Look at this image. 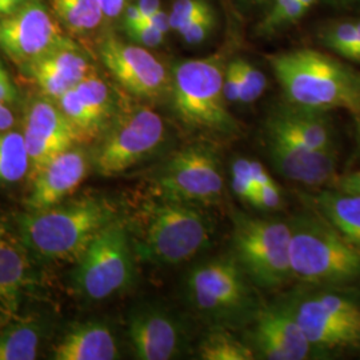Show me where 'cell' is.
<instances>
[{
	"instance_id": "1",
	"label": "cell",
	"mask_w": 360,
	"mask_h": 360,
	"mask_svg": "<svg viewBox=\"0 0 360 360\" xmlns=\"http://www.w3.org/2000/svg\"><path fill=\"white\" fill-rule=\"evenodd\" d=\"M290 104L327 111L343 108L354 115L360 110V74L326 53L300 49L269 58Z\"/></svg>"
},
{
	"instance_id": "2",
	"label": "cell",
	"mask_w": 360,
	"mask_h": 360,
	"mask_svg": "<svg viewBox=\"0 0 360 360\" xmlns=\"http://www.w3.org/2000/svg\"><path fill=\"white\" fill-rule=\"evenodd\" d=\"M115 214L114 207L98 198L30 211L18 220L19 238L39 257L77 262L99 231L115 220Z\"/></svg>"
},
{
	"instance_id": "3",
	"label": "cell",
	"mask_w": 360,
	"mask_h": 360,
	"mask_svg": "<svg viewBox=\"0 0 360 360\" xmlns=\"http://www.w3.org/2000/svg\"><path fill=\"white\" fill-rule=\"evenodd\" d=\"M290 262L302 283L342 284L360 276V252L321 214L291 219Z\"/></svg>"
},
{
	"instance_id": "4",
	"label": "cell",
	"mask_w": 360,
	"mask_h": 360,
	"mask_svg": "<svg viewBox=\"0 0 360 360\" xmlns=\"http://www.w3.org/2000/svg\"><path fill=\"white\" fill-rule=\"evenodd\" d=\"M224 70L223 56L219 53L183 60L174 68L169 90L172 105L187 129L214 136H229L239 131L226 105Z\"/></svg>"
},
{
	"instance_id": "5",
	"label": "cell",
	"mask_w": 360,
	"mask_h": 360,
	"mask_svg": "<svg viewBox=\"0 0 360 360\" xmlns=\"http://www.w3.org/2000/svg\"><path fill=\"white\" fill-rule=\"evenodd\" d=\"M211 236L212 224L199 206L162 196L146 207L142 233L134 248L146 262L174 266L198 255Z\"/></svg>"
},
{
	"instance_id": "6",
	"label": "cell",
	"mask_w": 360,
	"mask_h": 360,
	"mask_svg": "<svg viewBox=\"0 0 360 360\" xmlns=\"http://www.w3.org/2000/svg\"><path fill=\"white\" fill-rule=\"evenodd\" d=\"M290 245L288 221L233 215V257L257 285L276 288L292 278Z\"/></svg>"
},
{
	"instance_id": "7",
	"label": "cell",
	"mask_w": 360,
	"mask_h": 360,
	"mask_svg": "<svg viewBox=\"0 0 360 360\" xmlns=\"http://www.w3.org/2000/svg\"><path fill=\"white\" fill-rule=\"evenodd\" d=\"M134 250L127 229L119 220L107 224L77 260L74 285L90 300H103L134 282Z\"/></svg>"
},
{
	"instance_id": "8",
	"label": "cell",
	"mask_w": 360,
	"mask_h": 360,
	"mask_svg": "<svg viewBox=\"0 0 360 360\" xmlns=\"http://www.w3.org/2000/svg\"><path fill=\"white\" fill-rule=\"evenodd\" d=\"M166 141L162 116L151 108L138 107L114 119L103 134L94 166L102 176H116L141 165Z\"/></svg>"
},
{
	"instance_id": "9",
	"label": "cell",
	"mask_w": 360,
	"mask_h": 360,
	"mask_svg": "<svg viewBox=\"0 0 360 360\" xmlns=\"http://www.w3.org/2000/svg\"><path fill=\"white\" fill-rule=\"evenodd\" d=\"M186 287L193 307L215 321L242 318L254 306L247 275L235 257H217L195 266Z\"/></svg>"
},
{
	"instance_id": "10",
	"label": "cell",
	"mask_w": 360,
	"mask_h": 360,
	"mask_svg": "<svg viewBox=\"0 0 360 360\" xmlns=\"http://www.w3.org/2000/svg\"><path fill=\"white\" fill-rule=\"evenodd\" d=\"M162 196L193 206L215 205L221 199L224 179L215 150L207 144H191L172 155L158 179Z\"/></svg>"
},
{
	"instance_id": "11",
	"label": "cell",
	"mask_w": 360,
	"mask_h": 360,
	"mask_svg": "<svg viewBox=\"0 0 360 360\" xmlns=\"http://www.w3.org/2000/svg\"><path fill=\"white\" fill-rule=\"evenodd\" d=\"M67 39L41 0H27L0 18V50L16 65L26 67Z\"/></svg>"
},
{
	"instance_id": "12",
	"label": "cell",
	"mask_w": 360,
	"mask_h": 360,
	"mask_svg": "<svg viewBox=\"0 0 360 360\" xmlns=\"http://www.w3.org/2000/svg\"><path fill=\"white\" fill-rule=\"evenodd\" d=\"M292 309L312 348L345 347L359 339L360 309L345 296H307L292 303Z\"/></svg>"
},
{
	"instance_id": "13",
	"label": "cell",
	"mask_w": 360,
	"mask_h": 360,
	"mask_svg": "<svg viewBox=\"0 0 360 360\" xmlns=\"http://www.w3.org/2000/svg\"><path fill=\"white\" fill-rule=\"evenodd\" d=\"M99 56L120 86L138 98L159 99L171 90L166 67L143 46L104 37L99 43Z\"/></svg>"
},
{
	"instance_id": "14",
	"label": "cell",
	"mask_w": 360,
	"mask_h": 360,
	"mask_svg": "<svg viewBox=\"0 0 360 360\" xmlns=\"http://www.w3.org/2000/svg\"><path fill=\"white\" fill-rule=\"evenodd\" d=\"M25 142L34 178L56 156L82 142V138L59 105L40 99L30 105L25 124Z\"/></svg>"
},
{
	"instance_id": "15",
	"label": "cell",
	"mask_w": 360,
	"mask_h": 360,
	"mask_svg": "<svg viewBox=\"0 0 360 360\" xmlns=\"http://www.w3.org/2000/svg\"><path fill=\"white\" fill-rule=\"evenodd\" d=\"M248 345L262 359L304 360L312 352L290 303L259 309Z\"/></svg>"
},
{
	"instance_id": "16",
	"label": "cell",
	"mask_w": 360,
	"mask_h": 360,
	"mask_svg": "<svg viewBox=\"0 0 360 360\" xmlns=\"http://www.w3.org/2000/svg\"><path fill=\"white\" fill-rule=\"evenodd\" d=\"M267 151L275 169L287 179L309 187H321L336 179L334 150H314L281 134L267 131Z\"/></svg>"
},
{
	"instance_id": "17",
	"label": "cell",
	"mask_w": 360,
	"mask_h": 360,
	"mask_svg": "<svg viewBox=\"0 0 360 360\" xmlns=\"http://www.w3.org/2000/svg\"><path fill=\"white\" fill-rule=\"evenodd\" d=\"M127 333L132 351L141 360L174 359L184 346L179 323L166 311L155 307L134 311Z\"/></svg>"
},
{
	"instance_id": "18",
	"label": "cell",
	"mask_w": 360,
	"mask_h": 360,
	"mask_svg": "<svg viewBox=\"0 0 360 360\" xmlns=\"http://www.w3.org/2000/svg\"><path fill=\"white\" fill-rule=\"evenodd\" d=\"M90 171V158L83 148H70L56 156L32 178L34 184L27 198L30 211L58 206L74 193Z\"/></svg>"
},
{
	"instance_id": "19",
	"label": "cell",
	"mask_w": 360,
	"mask_h": 360,
	"mask_svg": "<svg viewBox=\"0 0 360 360\" xmlns=\"http://www.w3.org/2000/svg\"><path fill=\"white\" fill-rule=\"evenodd\" d=\"M26 68L41 91L56 101L91 74L87 55L70 38Z\"/></svg>"
},
{
	"instance_id": "20",
	"label": "cell",
	"mask_w": 360,
	"mask_h": 360,
	"mask_svg": "<svg viewBox=\"0 0 360 360\" xmlns=\"http://www.w3.org/2000/svg\"><path fill=\"white\" fill-rule=\"evenodd\" d=\"M26 247L0 224V328L16 321L31 283Z\"/></svg>"
},
{
	"instance_id": "21",
	"label": "cell",
	"mask_w": 360,
	"mask_h": 360,
	"mask_svg": "<svg viewBox=\"0 0 360 360\" xmlns=\"http://www.w3.org/2000/svg\"><path fill=\"white\" fill-rule=\"evenodd\" d=\"M267 131L281 134L314 150L333 151L331 129L322 111L295 107H283L267 120Z\"/></svg>"
},
{
	"instance_id": "22",
	"label": "cell",
	"mask_w": 360,
	"mask_h": 360,
	"mask_svg": "<svg viewBox=\"0 0 360 360\" xmlns=\"http://www.w3.org/2000/svg\"><path fill=\"white\" fill-rule=\"evenodd\" d=\"M119 349L111 328L101 322L74 326L53 347L55 360H114Z\"/></svg>"
},
{
	"instance_id": "23",
	"label": "cell",
	"mask_w": 360,
	"mask_h": 360,
	"mask_svg": "<svg viewBox=\"0 0 360 360\" xmlns=\"http://www.w3.org/2000/svg\"><path fill=\"white\" fill-rule=\"evenodd\" d=\"M315 207L339 233L360 252V195L345 191H322Z\"/></svg>"
},
{
	"instance_id": "24",
	"label": "cell",
	"mask_w": 360,
	"mask_h": 360,
	"mask_svg": "<svg viewBox=\"0 0 360 360\" xmlns=\"http://www.w3.org/2000/svg\"><path fill=\"white\" fill-rule=\"evenodd\" d=\"M40 339L38 323H10L0 331V360L37 359Z\"/></svg>"
},
{
	"instance_id": "25",
	"label": "cell",
	"mask_w": 360,
	"mask_h": 360,
	"mask_svg": "<svg viewBox=\"0 0 360 360\" xmlns=\"http://www.w3.org/2000/svg\"><path fill=\"white\" fill-rule=\"evenodd\" d=\"M53 13L65 28L77 35L101 26L104 13L99 0H51Z\"/></svg>"
},
{
	"instance_id": "26",
	"label": "cell",
	"mask_w": 360,
	"mask_h": 360,
	"mask_svg": "<svg viewBox=\"0 0 360 360\" xmlns=\"http://www.w3.org/2000/svg\"><path fill=\"white\" fill-rule=\"evenodd\" d=\"M30 172V158L20 132H0V184H11Z\"/></svg>"
},
{
	"instance_id": "27",
	"label": "cell",
	"mask_w": 360,
	"mask_h": 360,
	"mask_svg": "<svg viewBox=\"0 0 360 360\" xmlns=\"http://www.w3.org/2000/svg\"><path fill=\"white\" fill-rule=\"evenodd\" d=\"M92 116L105 131L115 117L114 98L107 83L91 72L74 87Z\"/></svg>"
},
{
	"instance_id": "28",
	"label": "cell",
	"mask_w": 360,
	"mask_h": 360,
	"mask_svg": "<svg viewBox=\"0 0 360 360\" xmlns=\"http://www.w3.org/2000/svg\"><path fill=\"white\" fill-rule=\"evenodd\" d=\"M199 358L203 360H254L252 347L223 330H214L199 345Z\"/></svg>"
},
{
	"instance_id": "29",
	"label": "cell",
	"mask_w": 360,
	"mask_h": 360,
	"mask_svg": "<svg viewBox=\"0 0 360 360\" xmlns=\"http://www.w3.org/2000/svg\"><path fill=\"white\" fill-rule=\"evenodd\" d=\"M58 105L63 111L70 122L77 129L82 142L83 141H92L99 136H103L105 129L101 126V123L92 116L86 104L80 99L75 89L65 92L59 99Z\"/></svg>"
},
{
	"instance_id": "30",
	"label": "cell",
	"mask_w": 360,
	"mask_h": 360,
	"mask_svg": "<svg viewBox=\"0 0 360 360\" xmlns=\"http://www.w3.org/2000/svg\"><path fill=\"white\" fill-rule=\"evenodd\" d=\"M306 13V8L299 0H272L270 13L257 27V32L259 35L272 34L279 28L299 20Z\"/></svg>"
},
{
	"instance_id": "31",
	"label": "cell",
	"mask_w": 360,
	"mask_h": 360,
	"mask_svg": "<svg viewBox=\"0 0 360 360\" xmlns=\"http://www.w3.org/2000/svg\"><path fill=\"white\" fill-rule=\"evenodd\" d=\"M358 27L356 22H342L334 26L328 27L323 32V41L333 51L339 53L349 60L354 59V55L358 47Z\"/></svg>"
},
{
	"instance_id": "32",
	"label": "cell",
	"mask_w": 360,
	"mask_h": 360,
	"mask_svg": "<svg viewBox=\"0 0 360 360\" xmlns=\"http://www.w3.org/2000/svg\"><path fill=\"white\" fill-rule=\"evenodd\" d=\"M242 89H240V103L250 104L257 102L267 87L266 75L245 59H239Z\"/></svg>"
},
{
	"instance_id": "33",
	"label": "cell",
	"mask_w": 360,
	"mask_h": 360,
	"mask_svg": "<svg viewBox=\"0 0 360 360\" xmlns=\"http://www.w3.org/2000/svg\"><path fill=\"white\" fill-rule=\"evenodd\" d=\"M208 10H211V6L206 0H176L171 8V13H168L171 30L178 32Z\"/></svg>"
},
{
	"instance_id": "34",
	"label": "cell",
	"mask_w": 360,
	"mask_h": 360,
	"mask_svg": "<svg viewBox=\"0 0 360 360\" xmlns=\"http://www.w3.org/2000/svg\"><path fill=\"white\" fill-rule=\"evenodd\" d=\"M231 186L235 195L248 203L250 196L255 188V183L251 171V159L238 158L231 165Z\"/></svg>"
},
{
	"instance_id": "35",
	"label": "cell",
	"mask_w": 360,
	"mask_h": 360,
	"mask_svg": "<svg viewBox=\"0 0 360 360\" xmlns=\"http://www.w3.org/2000/svg\"><path fill=\"white\" fill-rule=\"evenodd\" d=\"M215 13L211 10L199 15L193 22H190L187 26L183 27L178 31L181 39L191 46H198L203 43L211 35L214 26H215Z\"/></svg>"
},
{
	"instance_id": "36",
	"label": "cell",
	"mask_w": 360,
	"mask_h": 360,
	"mask_svg": "<svg viewBox=\"0 0 360 360\" xmlns=\"http://www.w3.org/2000/svg\"><path fill=\"white\" fill-rule=\"evenodd\" d=\"M248 205L263 211L279 210L283 205V195L276 183L263 187H255L250 196Z\"/></svg>"
},
{
	"instance_id": "37",
	"label": "cell",
	"mask_w": 360,
	"mask_h": 360,
	"mask_svg": "<svg viewBox=\"0 0 360 360\" xmlns=\"http://www.w3.org/2000/svg\"><path fill=\"white\" fill-rule=\"evenodd\" d=\"M240 89H242V77L239 59H233L224 70L223 79V92L224 98L229 103H240Z\"/></svg>"
},
{
	"instance_id": "38",
	"label": "cell",
	"mask_w": 360,
	"mask_h": 360,
	"mask_svg": "<svg viewBox=\"0 0 360 360\" xmlns=\"http://www.w3.org/2000/svg\"><path fill=\"white\" fill-rule=\"evenodd\" d=\"M126 32L135 43L141 44L143 47H148V49L160 46L165 41V37H166L165 34L155 30L154 27L146 23L144 20H142L136 26L126 28Z\"/></svg>"
},
{
	"instance_id": "39",
	"label": "cell",
	"mask_w": 360,
	"mask_h": 360,
	"mask_svg": "<svg viewBox=\"0 0 360 360\" xmlns=\"http://www.w3.org/2000/svg\"><path fill=\"white\" fill-rule=\"evenodd\" d=\"M334 187L335 190H339V191L360 195V169L345 176L336 178L334 180Z\"/></svg>"
},
{
	"instance_id": "40",
	"label": "cell",
	"mask_w": 360,
	"mask_h": 360,
	"mask_svg": "<svg viewBox=\"0 0 360 360\" xmlns=\"http://www.w3.org/2000/svg\"><path fill=\"white\" fill-rule=\"evenodd\" d=\"M16 96L18 94L11 77L7 74L4 67L0 65V102L11 103L16 99Z\"/></svg>"
},
{
	"instance_id": "41",
	"label": "cell",
	"mask_w": 360,
	"mask_h": 360,
	"mask_svg": "<svg viewBox=\"0 0 360 360\" xmlns=\"http://www.w3.org/2000/svg\"><path fill=\"white\" fill-rule=\"evenodd\" d=\"M104 18L107 19H115L117 16H122L124 8L131 3V0H99Z\"/></svg>"
},
{
	"instance_id": "42",
	"label": "cell",
	"mask_w": 360,
	"mask_h": 360,
	"mask_svg": "<svg viewBox=\"0 0 360 360\" xmlns=\"http://www.w3.org/2000/svg\"><path fill=\"white\" fill-rule=\"evenodd\" d=\"M251 171H252V178L255 187H263V186H270L274 184L275 180L272 179L269 171L266 167L257 162V160H251Z\"/></svg>"
},
{
	"instance_id": "43",
	"label": "cell",
	"mask_w": 360,
	"mask_h": 360,
	"mask_svg": "<svg viewBox=\"0 0 360 360\" xmlns=\"http://www.w3.org/2000/svg\"><path fill=\"white\" fill-rule=\"evenodd\" d=\"M143 20H144L146 23H148L150 26L154 27L155 30H158L159 32L165 34V35L171 30V26H169V16H168V13H165L163 10H159L158 13H155L154 15H151L150 18L143 19Z\"/></svg>"
},
{
	"instance_id": "44",
	"label": "cell",
	"mask_w": 360,
	"mask_h": 360,
	"mask_svg": "<svg viewBox=\"0 0 360 360\" xmlns=\"http://www.w3.org/2000/svg\"><path fill=\"white\" fill-rule=\"evenodd\" d=\"M122 16H123V25H124V28L136 26V25H139L143 19H144L142 13H141V10H139V7L136 6V3H135V4H131V3H129V6L124 8Z\"/></svg>"
},
{
	"instance_id": "45",
	"label": "cell",
	"mask_w": 360,
	"mask_h": 360,
	"mask_svg": "<svg viewBox=\"0 0 360 360\" xmlns=\"http://www.w3.org/2000/svg\"><path fill=\"white\" fill-rule=\"evenodd\" d=\"M15 124V116L13 111L7 107V103L0 102V132L11 129Z\"/></svg>"
},
{
	"instance_id": "46",
	"label": "cell",
	"mask_w": 360,
	"mask_h": 360,
	"mask_svg": "<svg viewBox=\"0 0 360 360\" xmlns=\"http://www.w3.org/2000/svg\"><path fill=\"white\" fill-rule=\"evenodd\" d=\"M136 6L139 7L143 18L147 19L160 10V0H138Z\"/></svg>"
},
{
	"instance_id": "47",
	"label": "cell",
	"mask_w": 360,
	"mask_h": 360,
	"mask_svg": "<svg viewBox=\"0 0 360 360\" xmlns=\"http://www.w3.org/2000/svg\"><path fill=\"white\" fill-rule=\"evenodd\" d=\"M27 0H6V8H7V15L16 11L20 6H23Z\"/></svg>"
},
{
	"instance_id": "48",
	"label": "cell",
	"mask_w": 360,
	"mask_h": 360,
	"mask_svg": "<svg viewBox=\"0 0 360 360\" xmlns=\"http://www.w3.org/2000/svg\"><path fill=\"white\" fill-rule=\"evenodd\" d=\"M355 124H356V141L360 148V110L355 114Z\"/></svg>"
},
{
	"instance_id": "49",
	"label": "cell",
	"mask_w": 360,
	"mask_h": 360,
	"mask_svg": "<svg viewBox=\"0 0 360 360\" xmlns=\"http://www.w3.org/2000/svg\"><path fill=\"white\" fill-rule=\"evenodd\" d=\"M356 27H358V34H359V40H358V47H356V51L354 55V59L355 62H360V22H356Z\"/></svg>"
},
{
	"instance_id": "50",
	"label": "cell",
	"mask_w": 360,
	"mask_h": 360,
	"mask_svg": "<svg viewBox=\"0 0 360 360\" xmlns=\"http://www.w3.org/2000/svg\"><path fill=\"white\" fill-rule=\"evenodd\" d=\"M302 3V6L306 8V11H309V8L315 4L316 0H299Z\"/></svg>"
},
{
	"instance_id": "51",
	"label": "cell",
	"mask_w": 360,
	"mask_h": 360,
	"mask_svg": "<svg viewBox=\"0 0 360 360\" xmlns=\"http://www.w3.org/2000/svg\"><path fill=\"white\" fill-rule=\"evenodd\" d=\"M7 16V8H6V0H0V18Z\"/></svg>"
},
{
	"instance_id": "52",
	"label": "cell",
	"mask_w": 360,
	"mask_h": 360,
	"mask_svg": "<svg viewBox=\"0 0 360 360\" xmlns=\"http://www.w3.org/2000/svg\"><path fill=\"white\" fill-rule=\"evenodd\" d=\"M247 1H250L251 4H255V6H263V4L272 1V0H247Z\"/></svg>"
},
{
	"instance_id": "53",
	"label": "cell",
	"mask_w": 360,
	"mask_h": 360,
	"mask_svg": "<svg viewBox=\"0 0 360 360\" xmlns=\"http://www.w3.org/2000/svg\"><path fill=\"white\" fill-rule=\"evenodd\" d=\"M335 3H339V4H349V3H355V1H359V0H333Z\"/></svg>"
}]
</instances>
